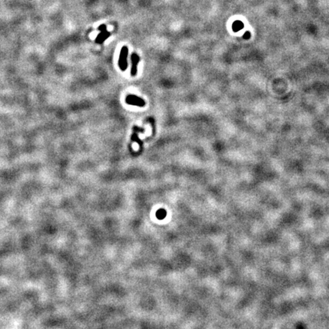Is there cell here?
I'll use <instances>...</instances> for the list:
<instances>
[{"mask_svg":"<svg viewBox=\"0 0 329 329\" xmlns=\"http://www.w3.org/2000/svg\"><path fill=\"white\" fill-rule=\"evenodd\" d=\"M128 52H129V50H128L127 47H126V46H124L120 50V57H119V60H118V66L122 71H125L127 69Z\"/></svg>","mask_w":329,"mask_h":329,"instance_id":"obj_1","label":"cell"},{"mask_svg":"<svg viewBox=\"0 0 329 329\" xmlns=\"http://www.w3.org/2000/svg\"><path fill=\"white\" fill-rule=\"evenodd\" d=\"M98 29L101 32H100V34L98 35L96 39H95V43L101 44L110 36V33L109 32V31H108V30H107V27L105 24H102V25H100V26L98 28Z\"/></svg>","mask_w":329,"mask_h":329,"instance_id":"obj_2","label":"cell"},{"mask_svg":"<svg viewBox=\"0 0 329 329\" xmlns=\"http://www.w3.org/2000/svg\"><path fill=\"white\" fill-rule=\"evenodd\" d=\"M250 37H251V34H250V32L246 31V32L245 33V34H244L243 37L245 38V39H248V38H250Z\"/></svg>","mask_w":329,"mask_h":329,"instance_id":"obj_7","label":"cell"},{"mask_svg":"<svg viewBox=\"0 0 329 329\" xmlns=\"http://www.w3.org/2000/svg\"><path fill=\"white\" fill-rule=\"evenodd\" d=\"M156 217L159 219H162L166 217V211L163 209H158V211L156 212Z\"/></svg>","mask_w":329,"mask_h":329,"instance_id":"obj_6","label":"cell"},{"mask_svg":"<svg viewBox=\"0 0 329 329\" xmlns=\"http://www.w3.org/2000/svg\"><path fill=\"white\" fill-rule=\"evenodd\" d=\"M243 28H244V24L242 21H236L233 22V24H232V30H234L235 32L239 31V30H241Z\"/></svg>","mask_w":329,"mask_h":329,"instance_id":"obj_5","label":"cell"},{"mask_svg":"<svg viewBox=\"0 0 329 329\" xmlns=\"http://www.w3.org/2000/svg\"><path fill=\"white\" fill-rule=\"evenodd\" d=\"M139 57L137 55V53H132L131 55V63H132V67H131V76H135L137 75V65L139 63Z\"/></svg>","mask_w":329,"mask_h":329,"instance_id":"obj_4","label":"cell"},{"mask_svg":"<svg viewBox=\"0 0 329 329\" xmlns=\"http://www.w3.org/2000/svg\"><path fill=\"white\" fill-rule=\"evenodd\" d=\"M126 102L128 105L138 107H144L146 105V102L143 98L133 95H128L127 97L126 98Z\"/></svg>","mask_w":329,"mask_h":329,"instance_id":"obj_3","label":"cell"}]
</instances>
